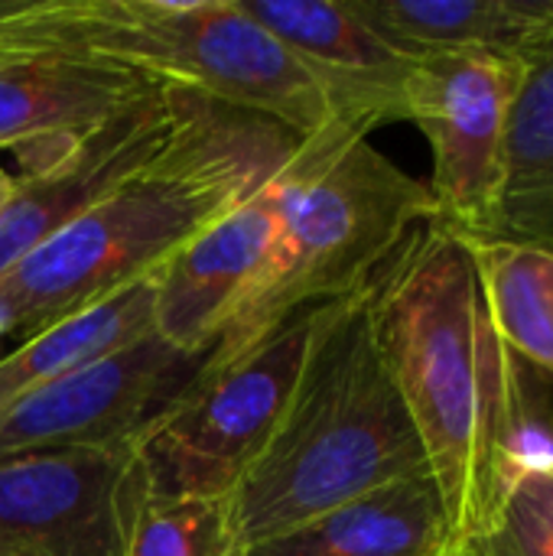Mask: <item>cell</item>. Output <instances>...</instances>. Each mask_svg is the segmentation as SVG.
<instances>
[{
  "mask_svg": "<svg viewBox=\"0 0 553 556\" xmlns=\"http://www.w3.org/2000/svg\"><path fill=\"white\" fill-rule=\"evenodd\" d=\"M456 556H553V476L521 479L495 518Z\"/></svg>",
  "mask_w": 553,
  "mask_h": 556,
  "instance_id": "ffe728a7",
  "label": "cell"
},
{
  "mask_svg": "<svg viewBox=\"0 0 553 556\" xmlns=\"http://www.w3.org/2000/svg\"><path fill=\"white\" fill-rule=\"evenodd\" d=\"M150 492L137 440L0 459V544L29 556H127Z\"/></svg>",
  "mask_w": 553,
  "mask_h": 556,
  "instance_id": "ba28073f",
  "label": "cell"
},
{
  "mask_svg": "<svg viewBox=\"0 0 553 556\" xmlns=\"http://www.w3.org/2000/svg\"><path fill=\"white\" fill-rule=\"evenodd\" d=\"M365 296L460 554L502 505L512 352L489 323L469 244L437 218L401 241Z\"/></svg>",
  "mask_w": 553,
  "mask_h": 556,
  "instance_id": "7a4b0ae2",
  "label": "cell"
},
{
  "mask_svg": "<svg viewBox=\"0 0 553 556\" xmlns=\"http://www.w3.org/2000/svg\"><path fill=\"white\" fill-rule=\"evenodd\" d=\"M238 556H456V538L430 476L339 505Z\"/></svg>",
  "mask_w": 553,
  "mask_h": 556,
  "instance_id": "5bb4252c",
  "label": "cell"
},
{
  "mask_svg": "<svg viewBox=\"0 0 553 556\" xmlns=\"http://www.w3.org/2000/svg\"><path fill=\"white\" fill-rule=\"evenodd\" d=\"M430 476L375 342L365 287L316 316L290 404L231 502L238 554L339 505Z\"/></svg>",
  "mask_w": 553,
  "mask_h": 556,
  "instance_id": "3957f363",
  "label": "cell"
},
{
  "mask_svg": "<svg viewBox=\"0 0 553 556\" xmlns=\"http://www.w3.org/2000/svg\"><path fill=\"white\" fill-rule=\"evenodd\" d=\"M156 336L153 323V277L124 287L39 332L0 355V410L13 401L46 388L104 355Z\"/></svg>",
  "mask_w": 553,
  "mask_h": 556,
  "instance_id": "e0dca14e",
  "label": "cell"
},
{
  "mask_svg": "<svg viewBox=\"0 0 553 556\" xmlns=\"http://www.w3.org/2000/svg\"><path fill=\"white\" fill-rule=\"evenodd\" d=\"M479 241H518L553 251V33L525 59L508 121L499 208Z\"/></svg>",
  "mask_w": 553,
  "mask_h": 556,
  "instance_id": "2e32d148",
  "label": "cell"
},
{
  "mask_svg": "<svg viewBox=\"0 0 553 556\" xmlns=\"http://www.w3.org/2000/svg\"><path fill=\"white\" fill-rule=\"evenodd\" d=\"M173 121V88L163 85L156 94L95 130L52 169L23 176L20 195L0 218V277L150 163V156L166 143Z\"/></svg>",
  "mask_w": 553,
  "mask_h": 556,
  "instance_id": "4fadbf2b",
  "label": "cell"
},
{
  "mask_svg": "<svg viewBox=\"0 0 553 556\" xmlns=\"http://www.w3.org/2000/svg\"><path fill=\"white\" fill-rule=\"evenodd\" d=\"M329 91L336 111L368 130L407 121L414 62L388 46L349 0H238Z\"/></svg>",
  "mask_w": 553,
  "mask_h": 556,
  "instance_id": "7c38bea8",
  "label": "cell"
},
{
  "mask_svg": "<svg viewBox=\"0 0 553 556\" xmlns=\"http://www.w3.org/2000/svg\"><path fill=\"white\" fill-rule=\"evenodd\" d=\"M319 309L293 313L228 362L199 365L137 440L153 492L179 498L235 495L290 404Z\"/></svg>",
  "mask_w": 553,
  "mask_h": 556,
  "instance_id": "8992f818",
  "label": "cell"
},
{
  "mask_svg": "<svg viewBox=\"0 0 553 556\" xmlns=\"http://www.w3.org/2000/svg\"><path fill=\"white\" fill-rule=\"evenodd\" d=\"M0 556H29V554H20V551H13V547H3V544H0Z\"/></svg>",
  "mask_w": 553,
  "mask_h": 556,
  "instance_id": "603a6c76",
  "label": "cell"
},
{
  "mask_svg": "<svg viewBox=\"0 0 553 556\" xmlns=\"http://www.w3.org/2000/svg\"><path fill=\"white\" fill-rule=\"evenodd\" d=\"M20 189H23V176L20 173H10V169H3L0 166V218L7 215V208L13 205V199L20 195Z\"/></svg>",
  "mask_w": 553,
  "mask_h": 556,
  "instance_id": "44dd1931",
  "label": "cell"
},
{
  "mask_svg": "<svg viewBox=\"0 0 553 556\" xmlns=\"http://www.w3.org/2000/svg\"><path fill=\"white\" fill-rule=\"evenodd\" d=\"M551 476H553V469H551Z\"/></svg>",
  "mask_w": 553,
  "mask_h": 556,
  "instance_id": "cb8c5ba5",
  "label": "cell"
},
{
  "mask_svg": "<svg viewBox=\"0 0 553 556\" xmlns=\"http://www.w3.org/2000/svg\"><path fill=\"white\" fill-rule=\"evenodd\" d=\"M127 556H238L228 498H179L147 492Z\"/></svg>",
  "mask_w": 553,
  "mask_h": 556,
  "instance_id": "d6986e66",
  "label": "cell"
},
{
  "mask_svg": "<svg viewBox=\"0 0 553 556\" xmlns=\"http://www.w3.org/2000/svg\"><path fill=\"white\" fill-rule=\"evenodd\" d=\"M466 244L495 336L518 358L553 375V251L518 241Z\"/></svg>",
  "mask_w": 553,
  "mask_h": 556,
  "instance_id": "ac0fdd59",
  "label": "cell"
},
{
  "mask_svg": "<svg viewBox=\"0 0 553 556\" xmlns=\"http://www.w3.org/2000/svg\"><path fill=\"white\" fill-rule=\"evenodd\" d=\"M3 336H13V316L7 313V306L0 303V339Z\"/></svg>",
  "mask_w": 553,
  "mask_h": 556,
  "instance_id": "7402d4cb",
  "label": "cell"
},
{
  "mask_svg": "<svg viewBox=\"0 0 553 556\" xmlns=\"http://www.w3.org/2000/svg\"><path fill=\"white\" fill-rule=\"evenodd\" d=\"M411 62L486 52L528 59L553 33V0H349Z\"/></svg>",
  "mask_w": 553,
  "mask_h": 556,
  "instance_id": "9a60e30c",
  "label": "cell"
},
{
  "mask_svg": "<svg viewBox=\"0 0 553 556\" xmlns=\"http://www.w3.org/2000/svg\"><path fill=\"white\" fill-rule=\"evenodd\" d=\"M0 46L117 65L156 85L271 117L300 140L345 121L323 81L238 0L0 3Z\"/></svg>",
  "mask_w": 553,
  "mask_h": 556,
  "instance_id": "277c9868",
  "label": "cell"
},
{
  "mask_svg": "<svg viewBox=\"0 0 553 556\" xmlns=\"http://www.w3.org/2000/svg\"><path fill=\"white\" fill-rule=\"evenodd\" d=\"M287 166L153 274L156 336L173 349L205 358L257 287L284 225Z\"/></svg>",
  "mask_w": 553,
  "mask_h": 556,
  "instance_id": "30bf717a",
  "label": "cell"
},
{
  "mask_svg": "<svg viewBox=\"0 0 553 556\" xmlns=\"http://www.w3.org/2000/svg\"><path fill=\"white\" fill-rule=\"evenodd\" d=\"M202 358L150 336L0 410V459L36 450L121 446L176 401Z\"/></svg>",
  "mask_w": 553,
  "mask_h": 556,
  "instance_id": "9c48e42d",
  "label": "cell"
},
{
  "mask_svg": "<svg viewBox=\"0 0 553 556\" xmlns=\"http://www.w3.org/2000/svg\"><path fill=\"white\" fill-rule=\"evenodd\" d=\"M173 130L150 163L0 277V303L20 342L153 277L274 179L303 143L271 117L196 91L173 88Z\"/></svg>",
  "mask_w": 553,
  "mask_h": 556,
  "instance_id": "6da1fadb",
  "label": "cell"
},
{
  "mask_svg": "<svg viewBox=\"0 0 553 556\" xmlns=\"http://www.w3.org/2000/svg\"><path fill=\"white\" fill-rule=\"evenodd\" d=\"M163 85L81 55L0 46V150L39 176Z\"/></svg>",
  "mask_w": 553,
  "mask_h": 556,
  "instance_id": "8fae6325",
  "label": "cell"
},
{
  "mask_svg": "<svg viewBox=\"0 0 553 556\" xmlns=\"http://www.w3.org/2000/svg\"><path fill=\"white\" fill-rule=\"evenodd\" d=\"M521 78L525 62L508 55L460 52L414 62L404 108L433 153L427 189L437 222L466 241L486 238L495 218Z\"/></svg>",
  "mask_w": 553,
  "mask_h": 556,
  "instance_id": "52a82bcc",
  "label": "cell"
},
{
  "mask_svg": "<svg viewBox=\"0 0 553 556\" xmlns=\"http://www.w3.org/2000/svg\"><path fill=\"white\" fill-rule=\"evenodd\" d=\"M368 127L339 121L300 143L287 166V205L274 254L205 365L261 342L300 309L359 293L401 241L437 218L427 182L404 173Z\"/></svg>",
  "mask_w": 553,
  "mask_h": 556,
  "instance_id": "5b68a950",
  "label": "cell"
}]
</instances>
